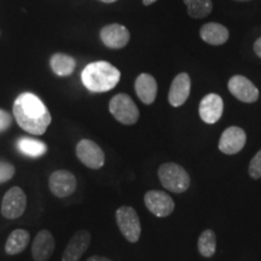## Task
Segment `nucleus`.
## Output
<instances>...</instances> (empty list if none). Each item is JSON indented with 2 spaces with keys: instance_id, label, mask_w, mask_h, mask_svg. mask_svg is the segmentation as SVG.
Returning a JSON list of instances; mask_svg holds the SVG:
<instances>
[{
  "instance_id": "obj_1",
  "label": "nucleus",
  "mask_w": 261,
  "mask_h": 261,
  "mask_svg": "<svg viewBox=\"0 0 261 261\" xmlns=\"http://www.w3.org/2000/svg\"><path fill=\"white\" fill-rule=\"evenodd\" d=\"M14 116L25 132L41 136L51 123V114L41 99L33 93H22L14 103Z\"/></svg>"
},
{
  "instance_id": "obj_2",
  "label": "nucleus",
  "mask_w": 261,
  "mask_h": 261,
  "mask_svg": "<svg viewBox=\"0 0 261 261\" xmlns=\"http://www.w3.org/2000/svg\"><path fill=\"white\" fill-rule=\"evenodd\" d=\"M120 70L109 62L98 61L87 64L81 73L84 86L91 92L102 93L113 90L119 84Z\"/></svg>"
},
{
  "instance_id": "obj_3",
  "label": "nucleus",
  "mask_w": 261,
  "mask_h": 261,
  "mask_svg": "<svg viewBox=\"0 0 261 261\" xmlns=\"http://www.w3.org/2000/svg\"><path fill=\"white\" fill-rule=\"evenodd\" d=\"M158 175L160 182L168 191L182 194L190 188L191 179L184 167L174 162H167L160 166Z\"/></svg>"
},
{
  "instance_id": "obj_4",
  "label": "nucleus",
  "mask_w": 261,
  "mask_h": 261,
  "mask_svg": "<svg viewBox=\"0 0 261 261\" xmlns=\"http://www.w3.org/2000/svg\"><path fill=\"white\" fill-rule=\"evenodd\" d=\"M109 112L122 125H135L139 120V109L128 94L119 93L109 102Z\"/></svg>"
},
{
  "instance_id": "obj_5",
  "label": "nucleus",
  "mask_w": 261,
  "mask_h": 261,
  "mask_svg": "<svg viewBox=\"0 0 261 261\" xmlns=\"http://www.w3.org/2000/svg\"><path fill=\"white\" fill-rule=\"evenodd\" d=\"M115 218L122 236L130 243L138 242L142 234V224L135 208L129 205H122L116 211Z\"/></svg>"
},
{
  "instance_id": "obj_6",
  "label": "nucleus",
  "mask_w": 261,
  "mask_h": 261,
  "mask_svg": "<svg viewBox=\"0 0 261 261\" xmlns=\"http://www.w3.org/2000/svg\"><path fill=\"white\" fill-rule=\"evenodd\" d=\"M27 207V196L21 188L14 187L6 192L2 202V214L6 219H17Z\"/></svg>"
},
{
  "instance_id": "obj_7",
  "label": "nucleus",
  "mask_w": 261,
  "mask_h": 261,
  "mask_svg": "<svg viewBox=\"0 0 261 261\" xmlns=\"http://www.w3.org/2000/svg\"><path fill=\"white\" fill-rule=\"evenodd\" d=\"M76 156L83 165L91 169H99L106 162V155L99 145L90 139H83L76 145Z\"/></svg>"
},
{
  "instance_id": "obj_8",
  "label": "nucleus",
  "mask_w": 261,
  "mask_h": 261,
  "mask_svg": "<svg viewBox=\"0 0 261 261\" xmlns=\"http://www.w3.org/2000/svg\"><path fill=\"white\" fill-rule=\"evenodd\" d=\"M144 203L150 213L159 218L169 217L175 208V203L171 196L160 190H150L146 192Z\"/></svg>"
},
{
  "instance_id": "obj_9",
  "label": "nucleus",
  "mask_w": 261,
  "mask_h": 261,
  "mask_svg": "<svg viewBox=\"0 0 261 261\" xmlns=\"http://www.w3.org/2000/svg\"><path fill=\"white\" fill-rule=\"evenodd\" d=\"M228 91L234 98L243 103H255L259 99V90L248 77L233 75L227 84Z\"/></svg>"
},
{
  "instance_id": "obj_10",
  "label": "nucleus",
  "mask_w": 261,
  "mask_h": 261,
  "mask_svg": "<svg viewBox=\"0 0 261 261\" xmlns=\"http://www.w3.org/2000/svg\"><path fill=\"white\" fill-rule=\"evenodd\" d=\"M76 178L73 173L65 169L54 172L48 179V188L56 197L63 198L74 194L76 190Z\"/></svg>"
},
{
  "instance_id": "obj_11",
  "label": "nucleus",
  "mask_w": 261,
  "mask_h": 261,
  "mask_svg": "<svg viewBox=\"0 0 261 261\" xmlns=\"http://www.w3.org/2000/svg\"><path fill=\"white\" fill-rule=\"evenodd\" d=\"M247 135L244 129L237 126L227 127L219 139V150L225 155H236L244 148Z\"/></svg>"
},
{
  "instance_id": "obj_12",
  "label": "nucleus",
  "mask_w": 261,
  "mask_h": 261,
  "mask_svg": "<svg viewBox=\"0 0 261 261\" xmlns=\"http://www.w3.org/2000/svg\"><path fill=\"white\" fill-rule=\"evenodd\" d=\"M201 120L208 125H214L220 120L224 113L223 98L217 93H210L202 98L198 107Z\"/></svg>"
},
{
  "instance_id": "obj_13",
  "label": "nucleus",
  "mask_w": 261,
  "mask_h": 261,
  "mask_svg": "<svg viewBox=\"0 0 261 261\" xmlns=\"http://www.w3.org/2000/svg\"><path fill=\"white\" fill-rule=\"evenodd\" d=\"M191 91V79L188 73H180L174 77L169 87L168 102L172 107L179 108L188 100Z\"/></svg>"
},
{
  "instance_id": "obj_14",
  "label": "nucleus",
  "mask_w": 261,
  "mask_h": 261,
  "mask_svg": "<svg viewBox=\"0 0 261 261\" xmlns=\"http://www.w3.org/2000/svg\"><path fill=\"white\" fill-rule=\"evenodd\" d=\"M91 243V233L86 230H80L73 234L65 247L62 261H79Z\"/></svg>"
},
{
  "instance_id": "obj_15",
  "label": "nucleus",
  "mask_w": 261,
  "mask_h": 261,
  "mask_svg": "<svg viewBox=\"0 0 261 261\" xmlns=\"http://www.w3.org/2000/svg\"><path fill=\"white\" fill-rule=\"evenodd\" d=\"M129 32L121 24H108L100 31V40L109 48H122L129 41Z\"/></svg>"
},
{
  "instance_id": "obj_16",
  "label": "nucleus",
  "mask_w": 261,
  "mask_h": 261,
  "mask_svg": "<svg viewBox=\"0 0 261 261\" xmlns=\"http://www.w3.org/2000/svg\"><path fill=\"white\" fill-rule=\"evenodd\" d=\"M56 248L52 233L47 230L39 231L32 244V255L35 261H47Z\"/></svg>"
},
{
  "instance_id": "obj_17",
  "label": "nucleus",
  "mask_w": 261,
  "mask_h": 261,
  "mask_svg": "<svg viewBox=\"0 0 261 261\" xmlns=\"http://www.w3.org/2000/svg\"><path fill=\"white\" fill-rule=\"evenodd\" d=\"M135 90L139 99L146 106H150L155 102L158 96V83L152 75L143 73L137 77Z\"/></svg>"
},
{
  "instance_id": "obj_18",
  "label": "nucleus",
  "mask_w": 261,
  "mask_h": 261,
  "mask_svg": "<svg viewBox=\"0 0 261 261\" xmlns=\"http://www.w3.org/2000/svg\"><path fill=\"white\" fill-rule=\"evenodd\" d=\"M200 37L202 40L207 44L213 45V46H219L225 44L228 40L230 33L225 25L215 22L205 23L200 29Z\"/></svg>"
},
{
  "instance_id": "obj_19",
  "label": "nucleus",
  "mask_w": 261,
  "mask_h": 261,
  "mask_svg": "<svg viewBox=\"0 0 261 261\" xmlns=\"http://www.w3.org/2000/svg\"><path fill=\"white\" fill-rule=\"evenodd\" d=\"M29 238H31L29 237V232L23 230V228H18V230L12 231L5 243L6 254H9V255L21 254L27 248Z\"/></svg>"
},
{
  "instance_id": "obj_20",
  "label": "nucleus",
  "mask_w": 261,
  "mask_h": 261,
  "mask_svg": "<svg viewBox=\"0 0 261 261\" xmlns=\"http://www.w3.org/2000/svg\"><path fill=\"white\" fill-rule=\"evenodd\" d=\"M50 65L54 73L57 74L58 76H68L74 71L75 67H76V62L68 55L56 54L51 57Z\"/></svg>"
},
{
  "instance_id": "obj_21",
  "label": "nucleus",
  "mask_w": 261,
  "mask_h": 261,
  "mask_svg": "<svg viewBox=\"0 0 261 261\" xmlns=\"http://www.w3.org/2000/svg\"><path fill=\"white\" fill-rule=\"evenodd\" d=\"M17 149L22 154L29 158H40L47 151V146L44 142L32 138H21L17 142Z\"/></svg>"
},
{
  "instance_id": "obj_22",
  "label": "nucleus",
  "mask_w": 261,
  "mask_h": 261,
  "mask_svg": "<svg viewBox=\"0 0 261 261\" xmlns=\"http://www.w3.org/2000/svg\"><path fill=\"white\" fill-rule=\"evenodd\" d=\"M198 253L204 257H212L217 250V236L211 228H207L200 234L197 241Z\"/></svg>"
},
{
  "instance_id": "obj_23",
  "label": "nucleus",
  "mask_w": 261,
  "mask_h": 261,
  "mask_svg": "<svg viewBox=\"0 0 261 261\" xmlns=\"http://www.w3.org/2000/svg\"><path fill=\"white\" fill-rule=\"evenodd\" d=\"M188 8V14L191 18H204L213 10L212 0H182Z\"/></svg>"
},
{
  "instance_id": "obj_24",
  "label": "nucleus",
  "mask_w": 261,
  "mask_h": 261,
  "mask_svg": "<svg viewBox=\"0 0 261 261\" xmlns=\"http://www.w3.org/2000/svg\"><path fill=\"white\" fill-rule=\"evenodd\" d=\"M248 173L249 177L253 179H260L261 178V150L256 152L255 156L252 159L248 167Z\"/></svg>"
},
{
  "instance_id": "obj_25",
  "label": "nucleus",
  "mask_w": 261,
  "mask_h": 261,
  "mask_svg": "<svg viewBox=\"0 0 261 261\" xmlns=\"http://www.w3.org/2000/svg\"><path fill=\"white\" fill-rule=\"evenodd\" d=\"M15 167L11 163L0 162V184L9 181L10 179L14 177Z\"/></svg>"
},
{
  "instance_id": "obj_26",
  "label": "nucleus",
  "mask_w": 261,
  "mask_h": 261,
  "mask_svg": "<svg viewBox=\"0 0 261 261\" xmlns=\"http://www.w3.org/2000/svg\"><path fill=\"white\" fill-rule=\"evenodd\" d=\"M12 125V116L8 112L0 109V132H4Z\"/></svg>"
},
{
  "instance_id": "obj_27",
  "label": "nucleus",
  "mask_w": 261,
  "mask_h": 261,
  "mask_svg": "<svg viewBox=\"0 0 261 261\" xmlns=\"http://www.w3.org/2000/svg\"><path fill=\"white\" fill-rule=\"evenodd\" d=\"M253 50L255 52V55L259 58H261V37L259 39H256V41L254 42Z\"/></svg>"
},
{
  "instance_id": "obj_28",
  "label": "nucleus",
  "mask_w": 261,
  "mask_h": 261,
  "mask_svg": "<svg viewBox=\"0 0 261 261\" xmlns=\"http://www.w3.org/2000/svg\"><path fill=\"white\" fill-rule=\"evenodd\" d=\"M86 261H113L110 259H108V257H104V256H98V255H93L87 259Z\"/></svg>"
},
{
  "instance_id": "obj_29",
  "label": "nucleus",
  "mask_w": 261,
  "mask_h": 261,
  "mask_svg": "<svg viewBox=\"0 0 261 261\" xmlns=\"http://www.w3.org/2000/svg\"><path fill=\"white\" fill-rule=\"evenodd\" d=\"M155 2H158V0H143V4H144V5H151V4H154Z\"/></svg>"
},
{
  "instance_id": "obj_30",
  "label": "nucleus",
  "mask_w": 261,
  "mask_h": 261,
  "mask_svg": "<svg viewBox=\"0 0 261 261\" xmlns=\"http://www.w3.org/2000/svg\"><path fill=\"white\" fill-rule=\"evenodd\" d=\"M99 2L106 3V4H112V3H115V2H117V0H99Z\"/></svg>"
},
{
  "instance_id": "obj_31",
  "label": "nucleus",
  "mask_w": 261,
  "mask_h": 261,
  "mask_svg": "<svg viewBox=\"0 0 261 261\" xmlns=\"http://www.w3.org/2000/svg\"><path fill=\"white\" fill-rule=\"evenodd\" d=\"M232 2H238V3H247V2H252V0H232Z\"/></svg>"
}]
</instances>
